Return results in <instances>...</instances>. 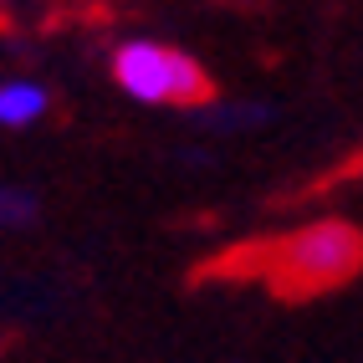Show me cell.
<instances>
[{
	"instance_id": "4",
	"label": "cell",
	"mask_w": 363,
	"mask_h": 363,
	"mask_svg": "<svg viewBox=\"0 0 363 363\" xmlns=\"http://www.w3.org/2000/svg\"><path fill=\"white\" fill-rule=\"evenodd\" d=\"M36 220H41L36 189L16 184V179H0V230H31Z\"/></svg>"
},
{
	"instance_id": "1",
	"label": "cell",
	"mask_w": 363,
	"mask_h": 363,
	"mask_svg": "<svg viewBox=\"0 0 363 363\" xmlns=\"http://www.w3.org/2000/svg\"><path fill=\"white\" fill-rule=\"evenodd\" d=\"M113 87L138 108H205L210 103V72L174 41L159 36H123L108 52Z\"/></svg>"
},
{
	"instance_id": "2",
	"label": "cell",
	"mask_w": 363,
	"mask_h": 363,
	"mask_svg": "<svg viewBox=\"0 0 363 363\" xmlns=\"http://www.w3.org/2000/svg\"><path fill=\"white\" fill-rule=\"evenodd\" d=\"M363 266V230L328 215V220H307L286 230L272 251H266V281L277 292H328L358 277Z\"/></svg>"
},
{
	"instance_id": "3",
	"label": "cell",
	"mask_w": 363,
	"mask_h": 363,
	"mask_svg": "<svg viewBox=\"0 0 363 363\" xmlns=\"http://www.w3.org/2000/svg\"><path fill=\"white\" fill-rule=\"evenodd\" d=\"M52 113V87L26 72H11L0 77V133H31L46 123Z\"/></svg>"
}]
</instances>
